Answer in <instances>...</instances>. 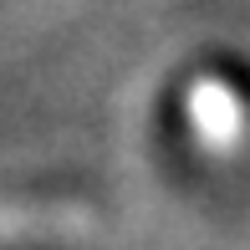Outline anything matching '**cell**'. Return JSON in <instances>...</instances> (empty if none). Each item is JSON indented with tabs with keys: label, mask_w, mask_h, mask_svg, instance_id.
Returning <instances> with one entry per match:
<instances>
[{
	"label": "cell",
	"mask_w": 250,
	"mask_h": 250,
	"mask_svg": "<svg viewBox=\"0 0 250 250\" xmlns=\"http://www.w3.org/2000/svg\"><path fill=\"white\" fill-rule=\"evenodd\" d=\"M194 128L204 143H214V148H235L245 133V107L240 97L230 92V87L220 82H199L194 87Z\"/></svg>",
	"instance_id": "1"
}]
</instances>
